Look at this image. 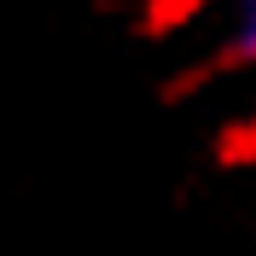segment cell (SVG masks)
<instances>
[{
  "mask_svg": "<svg viewBox=\"0 0 256 256\" xmlns=\"http://www.w3.org/2000/svg\"><path fill=\"white\" fill-rule=\"evenodd\" d=\"M227 58L256 64V0H239V6H233V24H227Z\"/></svg>",
  "mask_w": 256,
  "mask_h": 256,
  "instance_id": "cell-1",
  "label": "cell"
}]
</instances>
